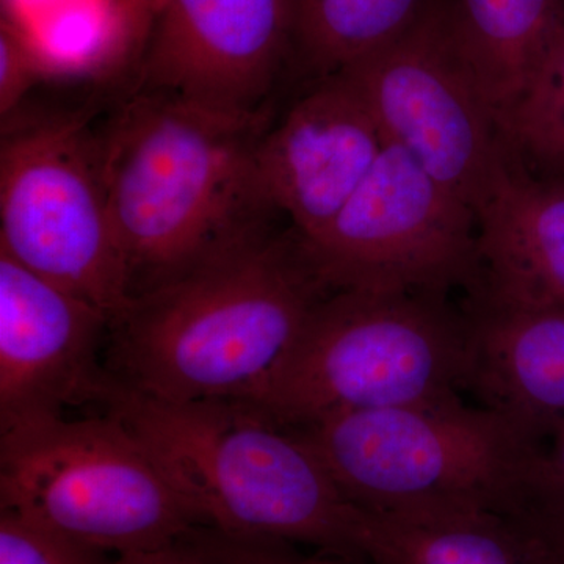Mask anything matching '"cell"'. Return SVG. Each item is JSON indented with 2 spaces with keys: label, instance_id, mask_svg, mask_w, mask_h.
<instances>
[{
  "label": "cell",
  "instance_id": "1",
  "mask_svg": "<svg viewBox=\"0 0 564 564\" xmlns=\"http://www.w3.org/2000/svg\"><path fill=\"white\" fill-rule=\"evenodd\" d=\"M267 118L132 93L99 137L104 188L131 299L274 228L256 150Z\"/></svg>",
  "mask_w": 564,
  "mask_h": 564
},
{
  "label": "cell",
  "instance_id": "2",
  "mask_svg": "<svg viewBox=\"0 0 564 564\" xmlns=\"http://www.w3.org/2000/svg\"><path fill=\"white\" fill-rule=\"evenodd\" d=\"M332 289L292 226L135 296L110 326L107 372L169 400H248Z\"/></svg>",
  "mask_w": 564,
  "mask_h": 564
},
{
  "label": "cell",
  "instance_id": "3",
  "mask_svg": "<svg viewBox=\"0 0 564 564\" xmlns=\"http://www.w3.org/2000/svg\"><path fill=\"white\" fill-rule=\"evenodd\" d=\"M102 410L139 437L207 529L243 543L362 556L361 510L314 448L256 404L169 402L113 380Z\"/></svg>",
  "mask_w": 564,
  "mask_h": 564
},
{
  "label": "cell",
  "instance_id": "4",
  "mask_svg": "<svg viewBox=\"0 0 564 564\" xmlns=\"http://www.w3.org/2000/svg\"><path fill=\"white\" fill-rule=\"evenodd\" d=\"M469 378V326L451 293L337 291L245 402L300 429L352 411L456 399Z\"/></svg>",
  "mask_w": 564,
  "mask_h": 564
},
{
  "label": "cell",
  "instance_id": "5",
  "mask_svg": "<svg viewBox=\"0 0 564 564\" xmlns=\"http://www.w3.org/2000/svg\"><path fill=\"white\" fill-rule=\"evenodd\" d=\"M291 430L344 496L372 513L516 514L538 447L502 415L462 397L329 415Z\"/></svg>",
  "mask_w": 564,
  "mask_h": 564
},
{
  "label": "cell",
  "instance_id": "6",
  "mask_svg": "<svg viewBox=\"0 0 564 564\" xmlns=\"http://www.w3.org/2000/svg\"><path fill=\"white\" fill-rule=\"evenodd\" d=\"M0 510L107 555L159 551L207 529L107 411L0 432Z\"/></svg>",
  "mask_w": 564,
  "mask_h": 564
},
{
  "label": "cell",
  "instance_id": "7",
  "mask_svg": "<svg viewBox=\"0 0 564 564\" xmlns=\"http://www.w3.org/2000/svg\"><path fill=\"white\" fill-rule=\"evenodd\" d=\"M0 250L120 321L128 265L104 188L99 137L76 118L17 124L0 144Z\"/></svg>",
  "mask_w": 564,
  "mask_h": 564
},
{
  "label": "cell",
  "instance_id": "8",
  "mask_svg": "<svg viewBox=\"0 0 564 564\" xmlns=\"http://www.w3.org/2000/svg\"><path fill=\"white\" fill-rule=\"evenodd\" d=\"M384 139L473 209L510 152L456 33L451 0L410 31L340 69Z\"/></svg>",
  "mask_w": 564,
  "mask_h": 564
},
{
  "label": "cell",
  "instance_id": "9",
  "mask_svg": "<svg viewBox=\"0 0 564 564\" xmlns=\"http://www.w3.org/2000/svg\"><path fill=\"white\" fill-rule=\"evenodd\" d=\"M302 242L333 292L451 293L480 276L473 207L388 140L350 202Z\"/></svg>",
  "mask_w": 564,
  "mask_h": 564
},
{
  "label": "cell",
  "instance_id": "10",
  "mask_svg": "<svg viewBox=\"0 0 564 564\" xmlns=\"http://www.w3.org/2000/svg\"><path fill=\"white\" fill-rule=\"evenodd\" d=\"M291 57L292 0H159L133 93L262 120Z\"/></svg>",
  "mask_w": 564,
  "mask_h": 564
},
{
  "label": "cell",
  "instance_id": "11",
  "mask_svg": "<svg viewBox=\"0 0 564 564\" xmlns=\"http://www.w3.org/2000/svg\"><path fill=\"white\" fill-rule=\"evenodd\" d=\"M102 311L0 250V432L99 404L113 378L99 361Z\"/></svg>",
  "mask_w": 564,
  "mask_h": 564
},
{
  "label": "cell",
  "instance_id": "12",
  "mask_svg": "<svg viewBox=\"0 0 564 564\" xmlns=\"http://www.w3.org/2000/svg\"><path fill=\"white\" fill-rule=\"evenodd\" d=\"M256 150L267 203L303 240L318 236L350 202L386 139L359 93L340 74L313 80Z\"/></svg>",
  "mask_w": 564,
  "mask_h": 564
},
{
  "label": "cell",
  "instance_id": "13",
  "mask_svg": "<svg viewBox=\"0 0 564 564\" xmlns=\"http://www.w3.org/2000/svg\"><path fill=\"white\" fill-rule=\"evenodd\" d=\"M466 391L533 443L564 430V311L516 306L469 289Z\"/></svg>",
  "mask_w": 564,
  "mask_h": 564
},
{
  "label": "cell",
  "instance_id": "14",
  "mask_svg": "<svg viewBox=\"0 0 564 564\" xmlns=\"http://www.w3.org/2000/svg\"><path fill=\"white\" fill-rule=\"evenodd\" d=\"M474 212L473 288L516 306L564 311V177L532 172L510 150Z\"/></svg>",
  "mask_w": 564,
  "mask_h": 564
},
{
  "label": "cell",
  "instance_id": "15",
  "mask_svg": "<svg viewBox=\"0 0 564 564\" xmlns=\"http://www.w3.org/2000/svg\"><path fill=\"white\" fill-rule=\"evenodd\" d=\"M358 545L375 564H562L529 518L496 511L361 510Z\"/></svg>",
  "mask_w": 564,
  "mask_h": 564
},
{
  "label": "cell",
  "instance_id": "16",
  "mask_svg": "<svg viewBox=\"0 0 564 564\" xmlns=\"http://www.w3.org/2000/svg\"><path fill=\"white\" fill-rule=\"evenodd\" d=\"M451 9L502 128L564 18V0H451Z\"/></svg>",
  "mask_w": 564,
  "mask_h": 564
},
{
  "label": "cell",
  "instance_id": "17",
  "mask_svg": "<svg viewBox=\"0 0 564 564\" xmlns=\"http://www.w3.org/2000/svg\"><path fill=\"white\" fill-rule=\"evenodd\" d=\"M436 0H292V57L311 79L333 76L380 51Z\"/></svg>",
  "mask_w": 564,
  "mask_h": 564
},
{
  "label": "cell",
  "instance_id": "18",
  "mask_svg": "<svg viewBox=\"0 0 564 564\" xmlns=\"http://www.w3.org/2000/svg\"><path fill=\"white\" fill-rule=\"evenodd\" d=\"M502 132L527 169L564 177V18L503 118Z\"/></svg>",
  "mask_w": 564,
  "mask_h": 564
},
{
  "label": "cell",
  "instance_id": "19",
  "mask_svg": "<svg viewBox=\"0 0 564 564\" xmlns=\"http://www.w3.org/2000/svg\"><path fill=\"white\" fill-rule=\"evenodd\" d=\"M111 556L0 510V564H109Z\"/></svg>",
  "mask_w": 564,
  "mask_h": 564
},
{
  "label": "cell",
  "instance_id": "20",
  "mask_svg": "<svg viewBox=\"0 0 564 564\" xmlns=\"http://www.w3.org/2000/svg\"><path fill=\"white\" fill-rule=\"evenodd\" d=\"M281 547L280 544L243 543L203 529L159 551L113 555L109 564H267Z\"/></svg>",
  "mask_w": 564,
  "mask_h": 564
},
{
  "label": "cell",
  "instance_id": "21",
  "mask_svg": "<svg viewBox=\"0 0 564 564\" xmlns=\"http://www.w3.org/2000/svg\"><path fill=\"white\" fill-rule=\"evenodd\" d=\"M564 514V430L534 448L522 485L521 510Z\"/></svg>",
  "mask_w": 564,
  "mask_h": 564
},
{
  "label": "cell",
  "instance_id": "22",
  "mask_svg": "<svg viewBox=\"0 0 564 564\" xmlns=\"http://www.w3.org/2000/svg\"><path fill=\"white\" fill-rule=\"evenodd\" d=\"M39 74V62L20 25L3 18L0 24V113H14Z\"/></svg>",
  "mask_w": 564,
  "mask_h": 564
},
{
  "label": "cell",
  "instance_id": "23",
  "mask_svg": "<svg viewBox=\"0 0 564 564\" xmlns=\"http://www.w3.org/2000/svg\"><path fill=\"white\" fill-rule=\"evenodd\" d=\"M159 0H117L118 25L124 43L139 52Z\"/></svg>",
  "mask_w": 564,
  "mask_h": 564
},
{
  "label": "cell",
  "instance_id": "24",
  "mask_svg": "<svg viewBox=\"0 0 564 564\" xmlns=\"http://www.w3.org/2000/svg\"><path fill=\"white\" fill-rule=\"evenodd\" d=\"M289 545L278 549L270 556L267 564H375L366 556L325 554V552H315L314 555H296L289 552Z\"/></svg>",
  "mask_w": 564,
  "mask_h": 564
},
{
  "label": "cell",
  "instance_id": "25",
  "mask_svg": "<svg viewBox=\"0 0 564 564\" xmlns=\"http://www.w3.org/2000/svg\"><path fill=\"white\" fill-rule=\"evenodd\" d=\"M524 514L540 529L560 563L564 564V514L538 510H525Z\"/></svg>",
  "mask_w": 564,
  "mask_h": 564
}]
</instances>
